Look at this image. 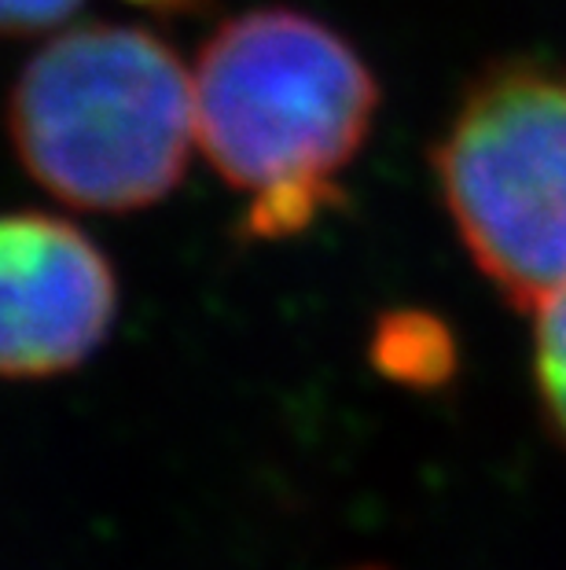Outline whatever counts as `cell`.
<instances>
[{"label": "cell", "instance_id": "6da1fadb", "mask_svg": "<svg viewBox=\"0 0 566 570\" xmlns=\"http://www.w3.org/2000/svg\"><path fill=\"white\" fill-rule=\"evenodd\" d=\"M196 137L244 199L239 236L276 244L346 206V174L379 115L365 56L302 8L239 11L210 33L196 75Z\"/></svg>", "mask_w": 566, "mask_h": 570}, {"label": "cell", "instance_id": "7a4b0ae2", "mask_svg": "<svg viewBox=\"0 0 566 570\" xmlns=\"http://www.w3.org/2000/svg\"><path fill=\"white\" fill-rule=\"evenodd\" d=\"M22 169L59 203L132 214L185 180L196 96L173 45L143 27L86 22L27 59L8 96Z\"/></svg>", "mask_w": 566, "mask_h": 570}, {"label": "cell", "instance_id": "3957f363", "mask_svg": "<svg viewBox=\"0 0 566 570\" xmlns=\"http://www.w3.org/2000/svg\"><path fill=\"white\" fill-rule=\"evenodd\" d=\"M445 214L515 309L566 287V63L497 59L467 81L430 148Z\"/></svg>", "mask_w": 566, "mask_h": 570}, {"label": "cell", "instance_id": "277c9868", "mask_svg": "<svg viewBox=\"0 0 566 570\" xmlns=\"http://www.w3.org/2000/svg\"><path fill=\"white\" fill-rule=\"evenodd\" d=\"M118 321L111 258L75 222L0 214V380H52L107 343Z\"/></svg>", "mask_w": 566, "mask_h": 570}, {"label": "cell", "instance_id": "5b68a950", "mask_svg": "<svg viewBox=\"0 0 566 570\" xmlns=\"http://www.w3.org/2000/svg\"><path fill=\"white\" fill-rule=\"evenodd\" d=\"M368 357L383 380L416 386V391L445 386L460 365L453 327L424 309L383 313L368 338Z\"/></svg>", "mask_w": 566, "mask_h": 570}, {"label": "cell", "instance_id": "8992f818", "mask_svg": "<svg viewBox=\"0 0 566 570\" xmlns=\"http://www.w3.org/2000/svg\"><path fill=\"white\" fill-rule=\"evenodd\" d=\"M534 324V380L540 409L566 449V287L545 298Z\"/></svg>", "mask_w": 566, "mask_h": 570}, {"label": "cell", "instance_id": "52a82bcc", "mask_svg": "<svg viewBox=\"0 0 566 570\" xmlns=\"http://www.w3.org/2000/svg\"><path fill=\"white\" fill-rule=\"evenodd\" d=\"M86 0H0V38H30L67 22Z\"/></svg>", "mask_w": 566, "mask_h": 570}, {"label": "cell", "instance_id": "ba28073f", "mask_svg": "<svg viewBox=\"0 0 566 570\" xmlns=\"http://www.w3.org/2000/svg\"><path fill=\"white\" fill-rule=\"evenodd\" d=\"M129 4L155 11V16H199L210 8V0H129Z\"/></svg>", "mask_w": 566, "mask_h": 570}, {"label": "cell", "instance_id": "9c48e42d", "mask_svg": "<svg viewBox=\"0 0 566 570\" xmlns=\"http://www.w3.org/2000/svg\"><path fill=\"white\" fill-rule=\"evenodd\" d=\"M368 570H371V567H368Z\"/></svg>", "mask_w": 566, "mask_h": 570}]
</instances>
